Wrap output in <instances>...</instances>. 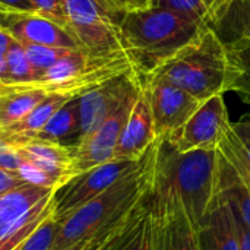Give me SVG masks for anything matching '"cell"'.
I'll use <instances>...</instances> for the list:
<instances>
[{
    "label": "cell",
    "mask_w": 250,
    "mask_h": 250,
    "mask_svg": "<svg viewBox=\"0 0 250 250\" xmlns=\"http://www.w3.org/2000/svg\"><path fill=\"white\" fill-rule=\"evenodd\" d=\"M218 173L217 148L180 152L167 138H157L151 212L173 217L183 209L198 229L217 198Z\"/></svg>",
    "instance_id": "1"
},
{
    "label": "cell",
    "mask_w": 250,
    "mask_h": 250,
    "mask_svg": "<svg viewBox=\"0 0 250 250\" xmlns=\"http://www.w3.org/2000/svg\"><path fill=\"white\" fill-rule=\"evenodd\" d=\"M207 26L161 7L127 10L120 22V38L141 83L195 44Z\"/></svg>",
    "instance_id": "2"
},
{
    "label": "cell",
    "mask_w": 250,
    "mask_h": 250,
    "mask_svg": "<svg viewBox=\"0 0 250 250\" xmlns=\"http://www.w3.org/2000/svg\"><path fill=\"white\" fill-rule=\"evenodd\" d=\"M155 151L157 139L144 154L142 161L135 171L122 177L107 190L59 223V231L51 250H66L92 237L95 233L114 224L135 207L151 190Z\"/></svg>",
    "instance_id": "3"
},
{
    "label": "cell",
    "mask_w": 250,
    "mask_h": 250,
    "mask_svg": "<svg viewBox=\"0 0 250 250\" xmlns=\"http://www.w3.org/2000/svg\"><path fill=\"white\" fill-rule=\"evenodd\" d=\"M149 81L174 85L204 103L214 95L234 91L236 72L226 44L208 25L195 44L160 67L145 82Z\"/></svg>",
    "instance_id": "4"
},
{
    "label": "cell",
    "mask_w": 250,
    "mask_h": 250,
    "mask_svg": "<svg viewBox=\"0 0 250 250\" xmlns=\"http://www.w3.org/2000/svg\"><path fill=\"white\" fill-rule=\"evenodd\" d=\"M69 31L78 44L92 57H110L125 53L120 22L126 12L105 0H63Z\"/></svg>",
    "instance_id": "5"
},
{
    "label": "cell",
    "mask_w": 250,
    "mask_h": 250,
    "mask_svg": "<svg viewBox=\"0 0 250 250\" xmlns=\"http://www.w3.org/2000/svg\"><path fill=\"white\" fill-rule=\"evenodd\" d=\"M141 161L142 158L139 161L114 160L75 176L54 193V218L57 223H62L78 208L107 190L122 177L135 171Z\"/></svg>",
    "instance_id": "6"
},
{
    "label": "cell",
    "mask_w": 250,
    "mask_h": 250,
    "mask_svg": "<svg viewBox=\"0 0 250 250\" xmlns=\"http://www.w3.org/2000/svg\"><path fill=\"white\" fill-rule=\"evenodd\" d=\"M141 88L142 83L132 89L119 104V107L94 132L82 138L76 148H73L75 167L78 173L114 161V152L119 138L138 100Z\"/></svg>",
    "instance_id": "7"
},
{
    "label": "cell",
    "mask_w": 250,
    "mask_h": 250,
    "mask_svg": "<svg viewBox=\"0 0 250 250\" xmlns=\"http://www.w3.org/2000/svg\"><path fill=\"white\" fill-rule=\"evenodd\" d=\"M230 123L223 95H214L204 101L179 130L166 138L180 152L211 149L218 146Z\"/></svg>",
    "instance_id": "8"
},
{
    "label": "cell",
    "mask_w": 250,
    "mask_h": 250,
    "mask_svg": "<svg viewBox=\"0 0 250 250\" xmlns=\"http://www.w3.org/2000/svg\"><path fill=\"white\" fill-rule=\"evenodd\" d=\"M142 85L148 94L157 138H166L179 130L202 104L189 92L163 81H149Z\"/></svg>",
    "instance_id": "9"
},
{
    "label": "cell",
    "mask_w": 250,
    "mask_h": 250,
    "mask_svg": "<svg viewBox=\"0 0 250 250\" xmlns=\"http://www.w3.org/2000/svg\"><path fill=\"white\" fill-rule=\"evenodd\" d=\"M139 83V78L130 69L79 95L81 139L94 132Z\"/></svg>",
    "instance_id": "10"
},
{
    "label": "cell",
    "mask_w": 250,
    "mask_h": 250,
    "mask_svg": "<svg viewBox=\"0 0 250 250\" xmlns=\"http://www.w3.org/2000/svg\"><path fill=\"white\" fill-rule=\"evenodd\" d=\"M3 26L22 45L82 48L69 31L37 13L12 12Z\"/></svg>",
    "instance_id": "11"
},
{
    "label": "cell",
    "mask_w": 250,
    "mask_h": 250,
    "mask_svg": "<svg viewBox=\"0 0 250 250\" xmlns=\"http://www.w3.org/2000/svg\"><path fill=\"white\" fill-rule=\"evenodd\" d=\"M155 139L157 135L154 130L149 100L146 89L142 85L138 100L119 138L114 160L139 161Z\"/></svg>",
    "instance_id": "12"
},
{
    "label": "cell",
    "mask_w": 250,
    "mask_h": 250,
    "mask_svg": "<svg viewBox=\"0 0 250 250\" xmlns=\"http://www.w3.org/2000/svg\"><path fill=\"white\" fill-rule=\"evenodd\" d=\"M18 151L21 158L42 170L45 174L54 179L60 188L79 174L75 167L73 148L42 139H32L18 146Z\"/></svg>",
    "instance_id": "13"
},
{
    "label": "cell",
    "mask_w": 250,
    "mask_h": 250,
    "mask_svg": "<svg viewBox=\"0 0 250 250\" xmlns=\"http://www.w3.org/2000/svg\"><path fill=\"white\" fill-rule=\"evenodd\" d=\"M201 250H240L233 212L226 201L215 198L198 227Z\"/></svg>",
    "instance_id": "14"
},
{
    "label": "cell",
    "mask_w": 250,
    "mask_h": 250,
    "mask_svg": "<svg viewBox=\"0 0 250 250\" xmlns=\"http://www.w3.org/2000/svg\"><path fill=\"white\" fill-rule=\"evenodd\" d=\"M149 215L154 231V250H201L198 229L182 209L173 217Z\"/></svg>",
    "instance_id": "15"
},
{
    "label": "cell",
    "mask_w": 250,
    "mask_h": 250,
    "mask_svg": "<svg viewBox=\"0 0 250 250\" xmlns=\"http://www.w3.org/2000/svg\"><path fill=\"white\" fill-rule=\"evenodd\" d=\"M73 95L69 94H59L51 92L48 94L26 117H23L21 122L0 129V138L6 139L7 142L21 146L32 139L37 138V135L41 132V129L47 125V122L53 117V114Z\"/></svg>",
    "instance_id": "16"
},
{
    "label": "cell",
    "mask_w": 250,
    "mask_h": 250,
    "mask_svg": "<svg viewBox=\"0 0 250 250\" xmlns=\"http://www.w3.org/2000/svg\"><path fill=\"white\" fill-rule=\"evenodd\" d=\"M149 196L151 190L108 229L95 250H132L149 217Z\"/></svg>",
    "instance_id": "17"
},
{
    "label": "cell",
    "mask_w": 250,
    "mask_h": 250,
    "mask_svg": "<svg viewBox=\"0 0 250 250\" xmlns=\"http://www.w3.org/2000/svg\"><path fill=\"white\" fill-rule=\"evenodd\" d=\"M54 189L22 185L0 195V239L18 224L37 204L53 195Z\"/></svg>",
    "instance_id": "18"
},
{
    "label": "cell",
    "mask_w": 250,
    "mask_h": 250,
    "mask_svg": "<svg viewBox=\"0 0 250 250\" xmlns=\"http://www.w3.org/2000/svg\"><path fill=\"white\" fill-rule=\"evenodd\" d=\"M47 91L23 85H0V129L26 117L45 97Z\"/></svg>",
    "instance_id": "19"
},
{
    "label": "cell",
    "mask_w": 250,
    "mask_h": 250,
    "mask_svg": "<svg viewBox=\"0 0 250 250\" xmlns=\"http://www.w3.org/2000/svg\"><path fill=\"white\" fill-rule=\"evenodd\" d=\"M79 97L66 101L47 122L35 139L54 142L67 148H76L81 141Z\"/></svg>",
    "instance_id": "20"
},
{
    "label": "cell",
    "mask_w": 250,
    "mask_h": 250,
    "mask_svg": "<svg viewBox=\"0 0 250 250\" xmlns=\"http://www.w3.org/2000/svg\"><path fill=\"white\" fill-rule=\"evenodd\" d=\"M220 154V151H218ZM217 196L226 201L231 212L240 217L250 229V193L234 171V168L220 154V173Z\"/></svg>",
    "instance_id": "21"
},
{
    "label": "cell",
    "mask_w": 250,
    "mask_h": 250,
    "mask_svg": "<svg viewBox=\"0 0 250 250\" xmlns=\"http://www.w3.org/2000/svg\"><path fill=\"white\" fill-rule=\"evenodd\" d=\"M209 26L224 44L250 40V0H234L224 15Z\"/></svg>",
    "instance_id": "22"
},
{
    "label": "cell",
    "mask_w": 250,
    "mask_h": 250,
    "mask_svg": "<svg viewBox=\"0 0 250 250\" xmlns=\"http://www.w3.org/2000/svg\"><path fill=\"white\" fill-rule=\"evenodd\" d=\"M217 149L224 157V160L234 168V171L237 173V176L250 193V155L240 139L236 136L231 123L224 130V135Z\"/></svg>",
    "instance_id": "23"
},
{
    "label": "cell",
    "mask_w": 250,
    "mask_h": 250,
    "mask_svg": "<svg viewBox=\"0 0 250 250\" xmlns=\"http://www.w3.org/2000/svg\"><path fill=\"white\" fill-rule=\"evenodd\" d=\"M6 60V83L4 85H26L35 81L34 69L26 57L23 45L18 41L4 54Z\"/></svg>",
    "instance_id": "24"
},
{
    "label": "cell",
    "mask_w": 250,
    "mask_h": 250,
    "mask_svg": "<svg viewBox=\"0 0 250 250\" xmlns=\"http://www.w3.org/2000/svg\"><path fill=\"white\" fill-rule=\"evenodd\" d=\"M23 50L34 69L35 79H38L48 67H51L56 62H59L69 51H72V48H59L47 45H23Z\"/></svg>",
    "instance_id": "25"
},
{
    "label": "cell",
    "mask_w": 250,
    "mask_h": 250,
    "mask_svg": "<svg viewBox=\"0 0 250 250\" xmlns=\"http://www.w3.org/2000/svg\"><path fill=\"white\" fill-rule=\"evenodd\" d=\"M151 7H161L179 15L188 16L193 21L208 23V15L204 0H149Z\"/></svg>",
    "instance_id": "26"
},
{
    "label": "cell",
    "mask_w": 250,
    "mask_h": 250,
    "mask_svg": "<svg viewBox=\"0 0 250 250\" xmlns=\"http://www.w3.org/2000/svg\"><path fill=\"white\" fill-rule=\"evenodd\" d=\"M57 231L59 223L53 214L38 227V230L26 240L21 250H51Z\"/></svg>",
    "instance_id": "27"
},
{
    "label": "cell",
    "mask_w": 250,
    "mask_h": 250,
    "mask_svg": "<svg viewBox=\"0 0 250 250\" xmlns=\"http://www.w3.org/2000/svg\"><path fill=\"white\" fill-rule=\"evenodd\" d=\"M31 4L34 7V13L47 18L69 31V22L63 0H31Z\"/></svg>",
    "instance_id": "28"
},
{
    "label": "cell",
    "mask_w": 250,
    "mask_h": 250,
    "mask_svg": "<svg viewBox=\"0 0 250 250\" xmlns=\"http://www.w3.org/2000/svg\"><path fill=\"white\" fill-rule=\"evenodd\" d=\"M18 176L25 183L32 185V186H38V188H44V189H54V190L60 189V186L56 183L54 179H51L42 170H40L32 163H29V161H26L23 158H22L21 166L18 168Z\"/></svg>",
    "instance_id": "29"
},
{
    "label": "cell",
    "mask_w": 250,
    "mask_h": 250,
    "mask_svg": "<svg viewBox=\"0 0 250 250\" xmlns=\"http://www.w3.org/2000/svg\"><path fill=\"white\" fill-rule=\"evenodd\" d=\"M21 161H22V158L19 155L18 146L7 142L3 138H0V167L18 174Z\"/></svg>",
    "instance_id": "30"
},
{
    "label": "cell",
    "mask_w": 250,
    "mask_h": 250,
    "mask_svg": "<svg viewBox=\"0 0 250 250\" xmlns=\"http://www.w3.org/2000/svg\"><path fill=\"white\" fill-rule=\"evenodd\" d=\"M233 1L234 0H204L207 15H208V25L215 23L224 15V12Z\"/></svg>",
    "instance_id": "31"
},
{
    "label": "cell",
    "mask_w": 250,
    "mask_h": 250,
    "mask_svg": "<svg viewBox=\"0 0 250 250\" xmlns=\"http://www.w3.org/2000/svg\"><path fill=\"white\" fill-rule=\"evenodd\" d=\"M22 185H25V182L16 173L7 171L0 167V195L7 190L15 189V188H19Z\"/></svg>",
    "instance_id": "32"
},
{
    "label": "cell",
    "mask_w": 250,
    "mask_h": 250,
    "mask_svg": "<svg viewBox=\"0 0 250 250\" xmlns=\"http://www.w3.org/2000/svg\"><path fill=\"white\" fill-rule=\"evenodd\" d=\"M132 250H154V231H152V224H151V215L148 217L146 226Z\"/></svg>",
    "instance_id": "33"
},
{
    "label": "cell",
    "mask_w": 250,
    "mask_h": 250,
    "mask_svg": "<svg viewBox=\"0 0 250 250\" xmlns=\"http://www.w3.org/2000/svg\"><path fill=\"white\" fill-rule=\"evenodd\" d=\"M234 223H236V230H237V239H239V246L240 250H250V229L249 226L237 215H234Z\"/></svg>",
    "instance_id": "34"
},
{
    "label": "cell",
    "mask_w": 250,
    "mask_h": 250,
    "mask_svg": "<svg viewBox=\"0 0 250 250\" xmlns=\"http://www.w3.org/2000/svg\"><path fill=\"white\" fill-rule=\"evenodd\" d=\"M0 6L10 12L18 13H34V7L31 0H0Z\"/></svg>",
    "instance_id": "35"
},
{
    "label": "cell",
    "mask_w": 250,
    "mask_h": 250,
    "mask_svg": "<svg viewBox=\"0 0 250 250\" xmlns=\"http://www.w3.org/2000/svg\"><path fill=\"white\" fill-rule=\"evenodd\" d=\"M15 42L16 40L12 37V34L4 26H0V54L4 56Z\"/></svg>",
    "instance_id": "36"
},
{
    "label": "cell",
    "mask_w": 250,
    "mask_h": 250,
    "mask_svg": "<svg viewBox=\"0 0 250 250\" xmlns=\"http://www.w3.org/2000/svg\"><path fill=\"white\" fill-rule=\"evenodd\" d=\"M129 10L132 9H145L149 7V0H127Z\"/></svg>",
    "instance_id": "37"
},
{
    "label": "cell",
    "mask_w": 250,
    "mask_h": 250,
    "mask_svg": "<svg viewBox=\"0 0 250 250\" xmlns=\"http://www.w3.org/2000/svg\"><path fill=\"white\" fill-rule=\"evenodd\" d=\"M107 3H110L113 7H116L117 10H122V12H127L129 7H127V0H105Z\"/></svg>",
    "instance_id": "38"
},
{
    "label": "cell",
    "mask_w": 250,
    "mask_h": 250,
    "mask_svg": "<svg viewBox=\"0 0 250 250\" xmlns=\"http://www.w3.org/2000/svg\"><path fill=\"white\" fill-rule=\"evenodd\" d=\"M6 83V60L4 56L0 54V85Z\"/></svg>",
    "instance_id": "39"
},
{
    "label": "cell",
    "mask_w": 250,
    "mask_h": 250,
    "mask_svg": "<svg viewBox=\"0 0 250 250\" xmlns=\"http://www.w3.org/2000/svg\"><path fill=\"white\" fill-rule=\"evenodd\" d=\"M10 13H12L10 10H7V9H4L3 6H0V26L4 25V22H6V19L9 18Z\"/></svg>",
    "instance_id": "40"
},
{
    "label": "cell",
    "mask_w": 250,
    "mask_h": 250,
    "mask_svg": "<svg viewBox=\"0 0 250 250\" xmlns=\"http://www.w3.org/2000/svg\"><path fill=\"white\" fill-rule=\"evenodd\" d=\"M0 103H1V100H0Z\"/></svg>",
    "instance_id": "41"
}]
</instances>
